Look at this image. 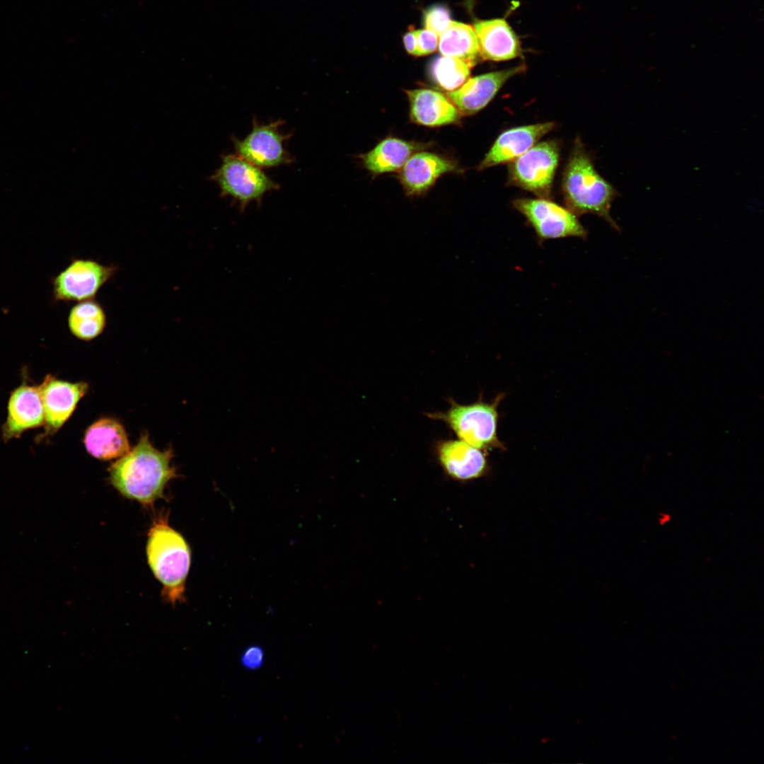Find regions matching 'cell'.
<instances>
[{
	"label": "cell",
	"mask_w": 764,
	"mask_h": 764,
	"mask_svg": "<svg viewBox=\"0 0 764 764\" xmlns=\"http://www.w3.org/2000/svg\"><path fill=\"white\" fill-rule=\"evenodd\" d=\"M47 434L57 432L70 418L88 390L86 382L71 383L47 375L40 385Z\"/></svg>",
	"instance_id": "obj_12"
},
{
	"label": "cell",
	"mask_w": 764,
	"mask_h": 764,
	"mask_svg": "<svg viewBox=\"0 0 764 764\" xmlns=\"http://www.w3.org/2000/svg\"><path fill=\"white\" fill-rule=\"evenodd\" d=\"M512 204L542 241L567 237L586 238L587 236V231L577 216L548 199L520 198Z\"/></svg>",
	"instance_id": "obj_8"
},
{
	"label": "cell",
	"mask_w": 764,
	"mask_h": 764,
	"mask_svg": "<svg viewBox=\"0 0 764 764\" xmlns=\"http://www.w3.org/2000/svg\"><path fill=\"white\" fill-rule=\"evenodd\" d=\"M419 57L434 52L439 44L438 35L428 29L415 30Z\"/></svg>",
	"instance_id": "obj_24"
},
{
	"label": "cell",
	"mask_w": 764,
	"mask_h": 764,
	"mask_svg": "<svg viewBox=\"0 0 764 764\" xmlns=\"http://www.w3.org/2000/svg\"><path fill=\"white\" fill-rule=\"evenodd\" d=\"M473 27L483 59L500 62L522 55L519 37L505 18L475 19Z\"/></svg>",
	"instance_id": "obj_14"
},
{
	"label": "cell",
	"mask_w": 764,
	"mask_h": 764,
	"mask_svg": "<svg viewBox=\"0 0 764 764\" xmlns=\"http://www.w3.org/2000/svg\"><path fill=\"white\" fill-rule=\"evenodd\" d=\"M284 123L277 120L262 124L254 118L251 130L243 139L231 137L236 154L260 168L292 163L294 158L285 146L292 134L280 131Z\"/></svg>",
	"instance_id": "obj_7"
},
{
	"label": "cell",
	"mask_w": 764,
	"mask_h": 764,
	"mask_svg": "<svg viewBox=\"0 0 764 764\" xmlns=\"http://www.w3.org/2000/svg\"><path fill=\"white\" fill-rule=\"evenodd\" d=\"M410 103L411 120L427 127L457 122L461 115L445 94L428 88L405 91Z\"/></svg>",
	"instance_id": "obj_17"
},
{
	"label": "cell",
	"mask_w": 764,
	"mask_h": 764,
	"mask_svg": "<svg viewBox=\"0 0 764 764\" xmlns=\"http://www.w3.org/2000/svg\"><path fill=\"white\" fill-rule=\"evenodd\" d=\"M555 123L542 122L511 128L497 138L478 166V170L512 161L552 130Z\"/></svg>",
	"instance_id": "obj_15"
},
{
	"label": "cell",
	"mask_w": 764,
	"mask_h": 764,
	"mask_svg": "<svg viewBox=\"0 0 764 764\" xmlns=\"http://www.w3.org/2000/svg\"><path fill=\"white\" fill-rule=\"evenodd\" d=\"M525 69V64H519L478 75L468 79L460 87L447 91L445 95L461 115H471L483 109L509 79Z\"/></svg>",
	"instance_id": "obj_11"
},
{
	"label": "cell",
	"mask_w": 764,
	"mask_h": 764,
	"mask_svg": "<svg viewBox=\"0 0 764 764\" xmlns=\"http://www.w3.org/2000/svg\"><path fill=\"white\" fill-rule=\"evenodd\" d=\"M45 424L40 386L22 384L9 397L7 417L3 426L5 441L18 437L25 431Z\"/></svg>",
	"instance_id": "obj_13"
},
{
	"label": "cell",
	"mask_w": 764,
	"mask_h": 764,
	"mask_svg": "<svg viewBox=\"0 0 764 764\" xmlns=\"http://www.w3.org/2000/svg\"><path fill=\"white\" fill-rule=\"evenodd\" d=\"M209 180L219 187L220 196L230 198L242 212L253 202L260 205L267 192L280 187L262 168L231 154L221 156Z\"/></svg>",
	"instance_id": "obj_5"
},
{
	"label": "cell",
	"mask_w": 764,
	"mask_h": 764,
	"mask_svg": "<svg viewBox=\"0 0 764 764\" xmlns=\"http://www.w3.org/2000/svg\"><path fill=\"white\" fill-rule=\"evenodd\" d=\"M424 146L395 137H387L360 157L364 168L374 175L394 172L401 169L408 158Z\"/></svg>",
	"instance_id": "obj_19"
},
{
	"label": "cell",
	"mask_w": 764,
	"mask_h": 764,
	"mask_svg": "<svg viewBox=\"0 0 764 764\" xmlns=\"http://www.w3.org/2000/svg\"><path fill=\"white\" fill-rule=\"evenodd\" d=\"M559 156L560 146L555 140L536 144L511 161L509 183L531 192L539 198L548 199L551 195Z\"/></svg>",
	"instance_id": "obj_6"
},
{
	"label": "cell",
	"mask_w": 764,
	"mask_h": 764,
	"mask_svg": "<svg viewBox=\"0 0 764 764\" xmlns=\"http://www.w3.org/2000/svg\"><path fill=\"white\" fill-rule=\"evenodd\" d=\"M434 448L441 470L454 481H473L490 471L487 452L459 439L436 441Z\"/></svg>",
	"instance_id": "obj_10"
},
{
	"label": "cell",
	"mask_w": 764,
	"mask_h": 764,
	"mask_svg": "<svg viewBox=\"0 0 764 764\" xmlns=\"http://www.w3.org/2000/svg\"><path fill=\"white\" fill-rule=\"evenodd\" d=\"M451 17V11L446 6L435 4L424 11V25L426 29L440 35L452 21Z\"/></svg>",
	"instance_id": "obj_23"
},
{
	"label": "cell",
	"mask_w": 764,
	"mask_h": 764,
	"mask_svg": "<svg viewBox=\"0 0 764 764\" xmlns=\"http://www.w3.org/2000/svg\"><path fill=\"white\" fill-rule=\"evenodd\" d=\"M265 660V653L259 645H250L242 653L241 662L244 668L250 670L260 668Z\"/></svg>",
	"instance_id": "obj_25"
},
{
	"label": "cell",
	"mask_w": 764,
	"mask_h": 764,
	"mask_svg": "<svg viewBox=\"0 0 764 764\" xmlns=\"http://www.w3.org/2000/svg\"><path fill=\"white\" fill-rule=\"evenodd\" d=\"M473 66L467 62L448 56L434 58L429 66L432 81L441 89L454 91L468 78Z\"/></svg>",
	"instance_id": "obj_22"
},
{
	"label": "cell",
	"mask_w": 764,
	"mask_h": 764,
	"mask_svg": "<svg viewBox=\"0 0 764 764\" xmlns=\"http://www.w3.org/2000/svg\"><path fill=\"white\" fill-rule=\"evenodd\" d=\"M83 443L92 456L103 461L119 458L130 450L125 428L110 418L92 424L86 431Z\"/></svg>",
	"instance_id": "obj_18"
},
{
	"label": "cell",
	"mask_w": 764,
	"mask_h": 764,
	"mask_svg": "<svg viewBox=\"0 0 764 764\" xmlns=\"http://www.w3.org/2000/svg\"><path fill=\"white\" fill-rule=\"evenodd\" d=\"M173 457L171 448L158 450L144 433L132 449L111 465L110 482L124 497L151 506L164 497L166 487L177 476Z\"/></svg>",
	"instance_id": "obj_1"
},
{
	"label": "cell",
	"mask_w": 764,
	"mask_h": 764,
	"mask_svg": "<svg viewBox=\"0 0 764 764\" xmlns=\"http://www.w3.org/2000/svg\"><path fill=\"white\" fill-rule=\"evenodd\" d=\"M457 169L456 164L448 158L417 151L402 167L399 179L407 195L418 196L426 193L442 175Z\"/></svg>",
	"instance_id": "obj_16"
},
{
	"label": "cell",
	"mask_w": 764,
	"mask_h": 764,
	"mask_svg": "<svg viewBox=\"0 0 764 764\" xmlns=\"http://www.w3.org/2000/svg\"><path fill=\"white\" fill-rule=\"evenodd\" d=\"M146 551L149 566L162 585L165 601L171 606L185 601L191 550L184 537L168 524L164 516L153 521Z\"/></svg>",
	"instance_id": "obj_2"
},
{
	"label": "cell",
	"mask_w": 764,
	"mask_h": 764,
	"mask_svg": "<svg viewBox=\"0 0 764 764\" xmlns=\"http://www.w3.org/2000/svg\"><path fill=\"white\" fill-rule=\"evenodd\" d=\"M403 43L409 54L419 57L415 30H410L404 35Z\"/></svg>",
	"instance_id": "obj_26"
},
{
	"label": "cell",
	"mask_w": 764,
	"mask_h": 764,
	"mask_svg": "<svg viewBox=\"0 0 764 764\" xmlns=\"http://www.w3.org/2000/svg\"><path fill=\"white\" fill-rule=\"evenodd\" d=\"M504 398L499 394L490 403L478 400L470 404H460L453 398L448 401L449 407L446 411L426 412L431 419L444 422L456 435L458 439L485 451L501 449L506 446L498 436V407Z\"/></svg>",
	"instance_id": "obj_4"
},
{
	"label": "cell",
	"mask_w": 764,
	"mask_h": 764,
	"mask_svg": "<svg viewBox=\"0 0 764 764\" xmlns=\"http://www.w3.org/2000/svg\"><path fill=\"white\" fill-rule=\"evenodd\" d=\"M438 47L442 55L463 59L473 66L480 57L473 27L460 22H451L439 35Z\"/></svg>",
	"instance_id": "obj_20"
},
{
	"label": "cell",
	"mask_w": 764,
	"mask_h": 764,
	"mask_svg": "<svg viewBox=\"0 0 764 764\" xmlns=\"http://www.w3.org/2000/svg\"><path fill=\"white\" fill-rule=\"evenodd\" d=\"M562 192L567 208L576 216L593 214L605 219L616 231L611 204L618 195L613 186L595 169L579 141H577L565 168Z\"/></svg>",
	"instance_id": "obj_3"
},
{
	"label": "cell",
	"mask_w": 764,
	"mask_h": 764,
	"mask_svg": "<svg viewBox=\"0 0 764 764\" xmlns=\"http://www.w3.org/2000/svg\"><path fill=\"white\" fill-rule=\"evenodd\" d=\"M107 316L102 305L95 299L80 301L70 311L68 326L78 339L92 340L103 332Z\"/></svg>",
	"instance_id": "obj_21"
},
{
	"label": "cell",
	"mask_w": 764,
	"mask_h": 764,
	"mask_svg": "<svg viewBox=\"0 0 764 764\" xmlns=\"http://www.w3.org/2000/svg\"><path fill=\"white\" fill-rule=\"evenodd\" d=\"M117 271L115 265H103L92 259H74L54 281L55 298L79 302L94 299Z\"/></svg>",
	"instance_id": "obj_9"
},
{
	"label": "cell",
	"mask_w": 764,
	"mask_h": 764,
	"mask_svg": "<svg viewBox=\"0 0 764 764\" xmlns=\"http://www.w3.org/2000/svg\"><path fill=\"white\" fill-rule=\"evenodd\" d=\"M671 521V516L666 512H661L658 516V522L660 525L664 526L668 523Z\"/></svg>",
	"instance_id": "obj_27"
}]
</instances>
